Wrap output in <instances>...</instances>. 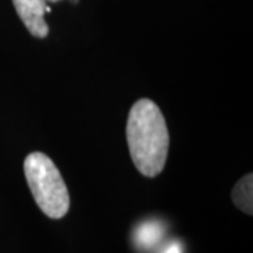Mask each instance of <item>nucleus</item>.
Listing matches in <instances>:
<instances>
[{
    "label": "nucleus",
    "instance_id": "7ed1b4c3",
    "mask_svg": "<svg viewBox=\"0 0 253 253\" xmlns=\"http://www.w3.org/2000/svg\"><path fill=\"white\" fill-rule=\"evenodd\" d=\"M18 17L24 26L37 38H45L49 27L45 21V13L51 11L46 0H13Z\"/></svg>",
    "mask_w": 253,
    "mask_h": 253
},
{
    "label": "nucleus",
    "instance_id": "39448f33",
    "mask_svg": "<svg viewBox=\"0 0 253 253\" xmlns=\"http://www.w3.org/2000/svg\"><path fill=\"white\" fill-rule=\"evenodd\" d=\"M159 235H161V229L156 224H145L138 229L136 242L144 246H151L159 239Z\"/></svg>",
    "mask_w": 253,
    "mask_h": 253
},
{
    "label": "nucleus",
    "instance_id": "20e7f679",
    "mask_svg": "<svg viewBox=\"0 0 253 253\" xmlns=\"http://www.w3.org/2000/svg\"><path fill=\"white\" fill-rule=\"evenodd\" d=\"M232 201L236 207L246 214H253V176L252 173L244 176L232 190Z\"/></svg>",
    "mask_w": 253,
    "mask_h": 253
},
{
    "label": "nucleus",
    "instance_id": "f03ea898",
    "mask_svg": "<svg viewBox=\"0 0 253 253\" xmlns=\"http://www.w3.org/2000/svg\"><path fill=\"white\" fill-rule=\"evenodd\" d=\"M24 174L37 206L46 217L61 219L71 207L69 191L61 172L42 152H33L24 161Z\"/></svg>",
    "mask_w": 253,
    "mask_h": 253
},
{
    "label": "nucleus",
    "instance_id": "423d86ee",
    "mask_svg": "<svg viewBox=\"0 0 253 253\" xmlns=\"http://www.w3.org/2000/svg\"><path fill=\"white\" fill-rule=\"evenodd\" d=\"M165 253H181V249L177 244H173L165 251Z\"/></svg>",
    "mask_w": 253,
    "mask_h": 253
},
{
    "label": "nucleus",
    "instance_id": "0eeeda50",
    "mask_svg": "<svg viewBox=\"0 0 253 253\" xmlns=\"http://www.w3.org/2000/svg\"><path fill=\"white\" fill-rule=\"evenodd\" d=\"M46 1H49V3H56V1H61V0H46Z\"/></svg>",
    "mask_w": 253,
    "mask_h": 253
},
{
    "label": "nucleus",
    "instance_id": "f257e3e1",
    "mask_svg": "<svg viewBox=\"0 0 253 253\" xmlns=\"http://www.w3.org/2000/svg\"><path fill=\"white\" fill-rule=\"evenodd\" d=\"M126 142L135 168L146 177L162 172L169 152V129L162 111L152 100L141 99L131 107Z\"/></svg>",
    "mask_w": 253,
    "mask_h": 253
}]
</instances>
